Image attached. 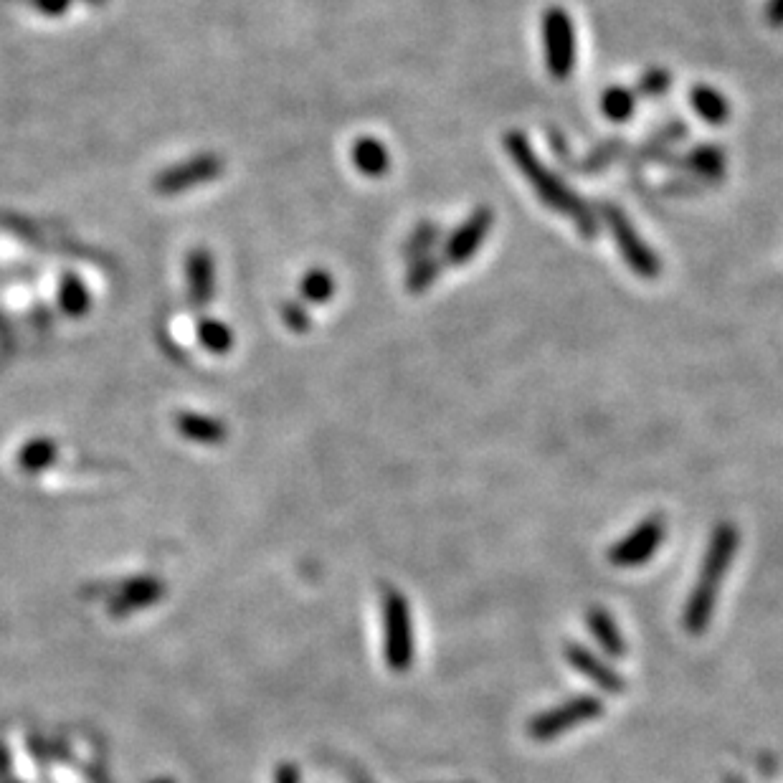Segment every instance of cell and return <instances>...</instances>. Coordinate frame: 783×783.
Returning a JSON list of instances; mask_svg holds the SVG:
<instances>
[{
    "label": "cell",
    "instance_id": "15",
    "mask_svg": "<svg viewBox=\"0 0 783 783\" xmlns=\"http://www.w3.org/2000/svg\"><path fill=\"white\" fill-rule=\"evenodd\" d=\"M59 307L64 310V315L69 317H82L87 315L89 307H92V297H89V289L84 287V282L74 274H64L59 284Z\"/></svg>",
    "mask_w": 783,
    "mask_h": 783
},
{
    "label": "cell",
    "instance_id": "25",
    "mask_svg": "<svg viewBox=\"0 0 783 783\" xmlns=\"http://www.w3.org/2000/svg\"><path fill=\"white\" fill-rule=\"evenodd\" d=\"M26 3L31 8H36L39 13H44V16H51V18L64 16L71 6V0H26Z\"/></svg>",
    "mask_w": 783,
    "mask_h": 783
},
{
    "label": "cell",
    "instance_id": "12",
    "mask_svg": "<svg viewBox=\"0 0 783 783\" xmlns=\"http://www.w3.org/2000/svg\"><path fill=\"white\" fill-rule=\"evenodd\" d=\"M350 158H353L355 168L368 178H381L391 168V153L376 137H360L350 150Z\"/></svg>",
    "mask_w": 783,
    "mask_h": 783
},
{
    "label": "cell",
    "instance_id": "16",
    "mask_svg": "<svg viewBox=\"0 0 783 783\" xmlns=\"http://www.w3.org/2000/svg\"><path fill=\"white\" fill-rule=\"evenodd\" d=\"M196 335L208 353L223 355L234 348V332H231V327L223 325L221 320H213V317H203V320L198 322Z\"/></svg>",
    "mask_w": 783,
    "mask_h": 783
},
{
    "label": "cell",
    "instance_id": "7",
    "mask_svg": "<svg viewBox=\"0 0 783 783\" xmlns=\"http://www.w3.org/2000/svg\"><path fill=\"white\" fill-rule=\"evenodd\" d=\"M601 713H604L601 700H596V697L591 695H583L576 697V700H568L566 705H558L553 707V710H548V713L538 715V718L530 723L528 733L533 740H553L558 738V735L573 730L576 725L596 720Z\"/></svg>",
    "mask_w": 783,
    "mask_h": 783
},
{
    "label": "cell",
    "instance_id": "17",
    "mask_svg": "<svg viewBox=\"0 0 783 783\" xmlns=\"http://www.w3.org/2000/svg\"><path fill=\"white\" fill-rule=\"evenodd\" d=\"M687 168L707 180H720L725 173V155L713 145H700L687 155Z\"/></svg>",
    "mask_w": 783,
    "mask_h": 783
},
{
    "label": "cell",
    "instance_id": "20",
    "mask_svg": "<svg viewBox=\"0 0 783 783\" xmlns=\"http://www.w3.org/2000/svg\"><path fill=\"white\" fill-rule=\"evenodd\" d=\"M300 292L312 305H325V302L332 300V294H335V279H332V274L325 272V269H310V272L302 277Z\"/></svg>",
    "mask_w": 783,
    "mask_h": 783
},
{
    "label": "cell",
    "instance_id": "1",
    "mask_svg": "<svg viewBox=\"0 0 783 783\" xmlns=\"http://www.w3.org/2000/svg\"><path fill=\"white\" fill-rule=\"evenodd\" d=\"M505 147L507 153H510L512 163H515V168L525 175V180H528L530 188H533L535 196L540 198L543 206L571 218V221L576 223V229L581 231L583 236H588V239L596 236L599 221H596L593 208L588 206L573 188H568L548 165H543V160H538V155H535L533 147H530L528 137L520 135V132H510V135L505 137Z\"/></svg>",
    "mask_w": 783,
    "mask_h": 783
},
{
    "label": "cell",
    "instance_id": "18",
    "mask_svg": "<svg viewBox=\"0 0 783 783\" xmlns=\"http://www.w3.org/2000/svg\"><path fill=\"white\" fill-rule=\"evenodd\" d=\"M441 269H444V261H439L436 256H431V254L419 256V259L411 261V269H408V274H406L408 292H414V294L426 292V289L436 282V277L441 274Z\"/></svg>",
    "mask_w": 783,
    "mask_h": 783
},
{
    "label": "cell",
    "instance_id": "6",
    "mask_svg": "<svg viewBox=\"0 0 783 783\" xmlns=\"http://www.w3.org/2000/svg\"><path fill=\"white\" fill-rule=\"evenodd\" d=\"M386 659L393 672H406L414 659L408 604L398 591H386Z\"/></svg>",
    "mask_w": 783,
    "mask_h": 783
},
{
    "label": "cell",
    "instance_id": "8",
    "mask_svg": "<svg viewBox=\"0 0 783 783\" xmlns=\"http://www.w3.org/2000/svg\"><path fill=\"white\" fill-rule=\"evenodd\" d=\"M664 535H667V522L662 517H649L639 525L631 535L614 545L609 550V561L616 568H637L647 563L662 545Z\"/></svg>",
    "mask_w": 783,
    "mask_h": 783
},
{
    "label": "cell",
    "instance_id": "19",
    "mask_svg": "<svg viewBox=\"0 0 783 783\" xmlns=\"http://www.w3.org/2000/svg\"><path fill=\"white\" fill-rule=\"evenodd\" d=\"M634 107H637V97H634V92H629V89L624 87L606 89L604 97H601V112H604L611 122H626L634 115Z\"/></svg>",
    "mask_w": 783,
    "mask_h": 783
},
{
    "label": "cell",
    "instance_id": "9",
    "mask_svg": "<svg viewBox=\"0 0 783 783\" xmlns=\"http://www.w3.org/2000/svg\"><path fill=\"white\" fill-rule=\"evenodd\" d=\"M492 221H495V213L492 208H477L467 221L449 236L444 249V261L446 264H454V267H464L469 264L474 254L482 249V244L487 241L492 231Z\"/></svg>",
    "mask_w": 783,
    "mask_h": 783
},
{
    "label": "cell",
    "instance_id": "13",
    "mask_svg": "<svg viewBox=\"0 0 783 783\" xmlns=\"http://www.w3.org/2000/svg\"><path fill=\"white\" fill-rule=\"evenodd\" d=\"M690 102H692V109L697 112V117H700L702 122H707V125H725V122H728L730 117L728 97H723L718 89L700 84V87H695L690 92Z\"/></svg>",
    "mask_w": 783,
    "mask_h": 783
},
{
    "label": "cell",
    "instance_id": "23",
    "mask_svg": "<svg viewBox=\"0 0 783 783\" xmlns=\"http://www.w3.org/2000/svg\"><path fill=\"white\" fill-rule=\"evenodd\" d=\"M669 84H672L669 71L652 69L647 71V74L642 77V82H639V92H642L644 97H662V94L669 89Z\"/></svg>",
    "mask_w": 783,
    "mask_h": 783
},
{
    "label": "cell",
    "instance_id": "5",
    "mask_svg": "<svg viewBox=\"0 0 783 783\" xmlns=\"http://www.w3.org/2000/svg\"><path fill=\"white\" fill-rule=\"evenodd\" d=\"M223 170H226V163H223L221 155L203 153L180 165L165 168L163 173L155 175L153 188L160 196H178V193L193 191L198 185H206L211 180L221 178Z\"/></svg>",
    "mask_w": 783,
    "mask_h": 783
},
{
    "label": "cell",
    "instance_id": "3",
    "mask_svg": "<svg viewBox=\"0 0 783 783\" xmlns=\"http://www.w3.org/2000/svg\"><path fill=\"white\" fill-rule=\"evenodd\" d=\"M601 213H604L606 226H609L611 236H614L616 249L624 256L626 267L644 279L659 277V272H662L659 256L644 244V239L639 236V231L634 229V223L629 221V216H626L621 208H616L614 203H604Z\"/></svg>",
    "mask_w": 783,
    "mask_h": 783
},
{
    "label": "cell",
    "instance_id": "11",
    "mask_svg": "<svg viewBox=\"0 0 783 783\" xmlns=\"http://www.w3.org/2000/svg\"><path fill=\"white\" fill-rule=\"evenodd\" d=\"M566 657L568 662L573 664V667L581 672V675H586L588 680L596 682V685L601 687L604 692H611V695H619V692L626 690V682L621 680L619 675H616L614 669L606 667L604 662H599V659L593 657L588 649L578 647V644H568L566 649Z\"/></svg>",
    "mask_w": 783,
    "mask_h": 783
},
{
    "label": "cell",
    "instance_id": "22",
    "mask_svg": "<svg viewBox=\"0 0 783 783\" xmlns=\"http://www.w3.org/2000/svg\"><path fill=\"white\" fill-rule=\"evenodd\" d=\"M439 239V231L431 226V223H424L419 231H416L414 236H411V244L406 246V254L411 256V259H419V256H426L429 254L431 244Z\"/></svg>",
    "mask_w": 783,
    "mask_h": 783
},
{
    "label": "cell",
    "instance_id": "21",
    "mask_svg": "<svg viewBox=\"0 0 783 783\" xmlns=\"http://www.w3.org/2000/svg\"><path fill=\"white\" fill-rule=\"evenodd\" d=\"M178 429L191 439H203V441H216L223 436V426L216 424L211 419H203L196 414H183L178 419Z\"/></svg>",
    "mask_w": 783,
    "mask_h": 783
},
{
    "label": "cell",
    "instance_id": "4",
    "mask_svg": "<svg viewBox=\"0 0 783 783\" xmlns=\"http://www.w3.org/2000/svg\"><path fill=\"white\" fill-rule=\"evenodd\" d=\"M545 66L550 77L566 79L576 66V28L563 8H550L543 16Z\"/></svg>",
    "mask_w": 783,
    "mask_h": 783
},
{
    "label": "cell",
    "instance_id": "14",
    "mask_svg": "<svg viewBox=\"0 0 783 783\" xmlns=\"http://www.w3.org/2000/svg\"><path fill=\"white\" fill-rule=\"evenodd\" d=\"M588 629H591L593 639H596L611 657H624L626 642L621 639L619 626L614 624V619H611L604 609L588 611Z\"/></svg>",
    "mask_w": 783,
    "mask_h": 783
},
{
    "label": "cell",
    "instance_id": "26",
    "mask_svg": "<svg viewBox=\"0 0 783 783\" xmlns=\"http://www.w3.org/2000/svg\"><path fill=\"white\" fill-rule=\"evenodd\" d=\"M766 18L773 28H783V0H771L768 3Z\"/></svg>",
    "mask_w": 783,
    "mask_h": 783
},
{
    "label": "cell",
    "instance_id": "27",
    "mask_svg": "<svg viewBox=\"0 0 783 783\" xmlns=\"http://www.w3.org/2000/svg\"><path fill=\"white\" fill-rule=\"evenodd\" d=\"M728 783H740V781H735V778H728Z\"/></svg>",
    "mask_w": 783,
    "mask_h": 783
},
{
    "label": "cell",
    "instance_id": "10",
    "mask_svg": "<svg viewBox=\"0 0 783 783\" xmlns=\"http://www.w3.org/2000/svg\"><path fill=\"white\" fill-rule=\"evenodd\" d=\"M185 279H188V297L196 310L211 302L213 297V256L206 249H193L185 264Z\"/></svg>",
    "mask_w": 783,
    "mask_h": 783
},
{
    "label": "cell",
    "instance_id": "24",
    "mask_svg": "<svg viewBox=\"0 0 783 783\" xmlns=\"http://www.w3.org/2000/svg\"><path fill=\"white\" fill-rule=\"evenodd\" d=\"M282 317L284 322H287L289 330L294 332L310 330V315H307V310L300 305V302H287V305H282Z\"/></svg>",
    "mask_w": 783,
    "mask_h": 783
},
{
    "label": "cell",
    "instance_id": "2",
    "mask_svg": "<svg viewBox=\"0 0 783 783\" xmlns=\"http://www.w3.org/2000/svg\"><path fill=\"white\" fill-rule=\"evenodd\" d=\"M738 540V530L730 522H720L713 538H710V548H707L702 571L697 576L695 591H692L685 611V629L695 634V637L702 634L707 624H710V619H713L720 581L730 571V563H733L735 550H738Z\"/></svg>",
    "mask_w": 783,
    "mask_h": 783
}]
</instances>
